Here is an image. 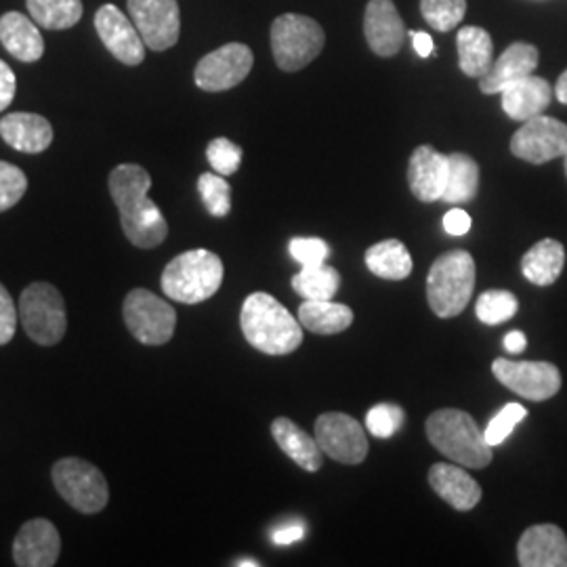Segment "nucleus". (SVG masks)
<instances>
[{"mask_svg":"<svg viewBox=\"0 0 567 567\" xmlns=\"http://www.w3.org/2000/svg\"><path fill=\"white\" fill-rule=\"evenodd\" d=\"M150 187L152 177L140 164H121L110 173V194L121 213L122 231L143 250L161 246L168 236L163 210L147 198Z\"/></svg>","mask_w":567,"mask_h":567,"instance_id":"obj_1","label":"nucleus"},{"mask_svg":"<svg viewBox=\"0 0 567 567\" xmlns=\"http://www.w3.org/2000/svg\"><path fill=\"white\" fill-rule=\"evenodd\" d=\"M244 339L265 355H288L303 343V326L276 297L250 295L240 313Z\"/></svg>","mask_w":567,"mask_h":567,"instance_id":"obj_2","label":"nucleus"},{"mask_svg":"<svg viewBox=\"0 0 567 567\" xmlns=\"http://www.w3.org/2000/svg\"><path fill=\"white\" fill-rule=\"evenodd\" d=\"M426 437L446 458L468 468H486L494 458L486 433L465 410L446 408L433 412L426 419Z\"/></svg>","mask_w":567,"mask_h":567,"instance_id":"obj_3","label":"nucleus"},{"mask_svg":"<svg viewBox=\"0 0 567 567\" xmlns=\"http://www.w3.org/2000/svg\"><path fill=\"white\" fill-rule=\"evenodd\" d=\"M161 284L164 295L177 303H204L221 288L224 264L210 250H187L164 267Z\"/></svg>","mask_w":567,"mask_h":567,"instance_id":"obj_4","label":"nucleus"},{"mask_svg":"<svg viewBox=\"0 0 567 567\" xmlns=\"http://www.w3.org/2000/svg\"><path fill=\"white\" fill-rule=\"evenodd\" d=\"M475 288V261L466 250L444 252L426 276V301L437 318H456L465 311Z\"/></svg>","mask_w":567,"mask_h":567,"instance_id":"obj_5","label":"nucleus"},{"mask_svg":"<svg viewBox=\"0 0 567 567\" xmlns=\"http://www.w3.org/2000/svg\"><path fill=\"white\" fill-rule=\"evenodd\" d=\"M322 25L307 16L284 13L271 23V51L282 72H299L324 49Z\"/></svg>","mask_w":567,"mask_h":567,"instance_id":"obj_6","label":"nucleus"},{"mask_svg":"<svg viewBox=\"0 0 567 567\" xmlns=\"http://www.w3.org/2000/svg\"><path fill=\"white\" fill-rule=\"evenodd\" d=\"M20 320L25 334L42 347L60 343L68 330V313L53 284H30L20 299Z\"/></svg>","mask_w":567,"mask_h":567,"instance_id":"obj_7","label":"nucleus"},{"mask_svg":"<svg viewBox=\"0 0 567 567\" xmlns=\"http://www.w3.org/2000/svg\"><path fill=\"white\" fill-rule=\"evenodd\" d=\"M51 475L61 498L84 515L100 513L110 501V487L102 471L82 458H61Z\"/></svg>","mask_w":567,"mask_h":567,"instance_id":"obj_8","label":"nucleus"},{"mask_svg":"<svg viewBox=\"0 0 567 567\" xmlns=\"http://www.w3.org/2000/svg\"><path fill=\"white\" fill-rule=\"evenodd\" d=\"M122 316L128 332L143 344L158 347L166 344L177 326V311L175 307L166 303L158 295L135 288L126 295L122 305Z\"/></svg>","mask_w":567,"mask_h":567,"instance_id":"obj_9","label":"nucleus"},{"mask_svg":"<svg viewBox=\"0 0 567 567\" xmlns=\"http://www.w3.org/2000/svg\"><path fill=\"white\" fill-rule=\"evenodd\" d=\"M128 16L150 51L175 47L182 34V13L177 0H126Z\"/></svg>","mask_w":567,"mask_h":567,"instance_id":"obj_10","label":"nucleus"},{"mask_svg":"<svg viewBox=\"0 0 567 567\" xmlns=\"http://www.w3.org/2000/svg\"><path fill=\"white\" fill-rule=\"evenodd\" d=\"M316 442L326 456L343 465H360L368 456L364 426L343 412H326L318 416Z\"/></svg>","mask_w":567,"mask_h":567,"instance_id":"obj_11","label":"nucleus"},{"mask_svg":"<svg viewBox=\"0 0 567 567\" xmlns=\"http://www.w3.org/2000/svg\"><path fill=\"white\" fill-rule=\"evenodd\" d=\"M252 51L243 42H229L198 61L194 81L208 93H221L238 86L252 70Z\"/></svg>","mask_w":567,"mask_h":567,"instance_id":"obj_12","label":"nucleus"},{"mask_svg":"<svg viewBox=\"0 0 567 567\" xmlns=\"http://www.w3.org/2000/svg\"><path fill=\"white\" fill-rule=\"evenodd\" d=\"M492 372L508 391L529 402L550 400L561 389V372L557 365L548 362H513L498 358L492 364Z\"/></svg>","mask_w":567,"mask_h":567,"instance_id":"obj_13","label":"nucleus"},{"mask_svg":"<svg viewBox=\"0 0 567 567\" xmlns=\"http://www.w3.org/2000/svg\"><path fill=\"white\" fill-rule=\"evenodd\" d=\"M511 152L519 161L545 164L567 154V124L550 116H534L513 135Z\"/></svg>","mask_w":567,"mask_h":567,"instance_id":"obj_14","label":"nucleus"},{"mask_svg":"<svg viewBox=\"0 0 567 567\" xmlns=\"http://www.w3.org/2000/svg\"><path fill=\"white\" fill-rule=\"evenodd\" d=\"M95 30L105 49L124 65H140L145 60V42L140 30L116 4H103L97 9Z\"/></svg>","mask_w":567,"mask_h":567,"instance_id":"obj_15","label":"nucleus"},{"mask_svg":"<svg viewBox=\"0 0 567 567\" xmlns=\"http://www.w3.org/2000/svg\"><path fill=\"white\" fill-rule=\"evenodd\" d=\"M364 37L372 53L393 58L402 51L405 25L393 0H370L365 7Z\"/></svg>","mask_w":567,"mask_h":567,"instance_id":"obj_16","label":"nucleus"},{"mask_svg":"<svg viewBox=\"0 0 567 567\" xmlns=\"http://www.w3.org/2000/svg\"><path fill=\"white\" fill-rule=\"evenodd\" d=\"M61 536L49 519H32L21 526L13 540V561L20 567H51L58 564Z\"/></svg>","mask_w":567,"mask_h":567,"instance_id":"obj_17","label":"nucleus"},{"mask_svg":"<svg viewBox=\"0 0 567 567\" xmlns=\"http://www.w3.org/2000/svg\"><path fill=\"white\" fill-rule=\"evenodd\" d=\"M517 559L524 567H567V536L553 524L527 527L517 543Z\"/></svg>","mask_w":567,"mask_h":567,"instance_id":"obj_18","label":"nucleus"},{"mask_svg":"<svg viewBox=\"0 0 567 567\" xmlns=\"http://www.w3.org/2000/svg\"><path fill=\"white\" fill-rule=\"evenodd\" d=\"M408 183L416 200H442L447 183V156L440 154L431 145L416 147L408 163Z\"/></svg>","mask_w":567,"mask_h":567,"instance_id":"obj_19","label":"nucleus"},{"mask_svg":"<svg viewBox=\"0 0 567 567\" xmlns=\"http://www.w3.org/2000/svg\"><path fill=\"white\" fill-rule=\"evenodd\" d=\"M540 53L529 42H513L507 51L492 63V68L480 79V89L484 95L503 93L508 84L522 81L538 68Z\"/></svg>","mask_w":567,"mask_h":567,"instance_id":"obj_20","label":"nucleus"},{"mask_svg":"<svg viewBox=\"0 0 567 567\" xmlns=\"http://www.w3.org/2000/svg\"><path fill=\"white\" fill-rule=\"evenodd\" d=\"M0 137L23 154H41L53 143V126L41 114L16 112L0 121Z\"/></svg>","mask_w":567,"mask_h":567,"instance_id":"obj_21","label":"nucleus"},{"mask_svg":"<svg viewBox=\"0 0 567 567\" xmlns=\"http://www.w3.org/2000/svg\"><path fill=\"white\" fill-rule=\"evenodd\" d=\"M429 484L456 511H471L482 501V487L461 466L437 463L429 471Z\"/></svg>","mask_w":567,"mask_h":567,"instance_id":"obj_22","label":"nucleus"},{"mask_svg":"<svg viewBox=\"0 0 567 567\" xmlns=\"http://www.w3.org/2000/svg\"><path fill=\"white\" fill-rule=\"evenodd\" d=\"M553 86L545 79L529 74L522 81L508 84L501 93L503 95V110L508 118L526 122L534 116L545 114L548 103L553 100Z\"/></svg>","mask_w":567,"mask_h":567,"instance_id":"obj_23","label":"nucleus"},{"mask_svg":"<svg viewBox=\"0 0 567 567\" xmlns=\"http://www.w3.org/2000/svg\"><path fill=\"white\" fill-rule=\"evenodd\" d=\"M0 42L16 60L23 63L39 61L44 53L39 23L18 11H9L0 18Z\"/></svg>","mask_w":567,"mask_h":567,"instance_id":"obj_24","label":"nucleus"},{"mask_svg":"<svg viewBox=\"0 0 567 567\" xmlns=\"http://www.w3.org/2000/svg\"><path fill=\"white\" fill-rule=\"evenodd\" d=\"M271 435L288 458L297 465L313 473L322 468V447L318 446L316 437H309L301 426L290 419H276L271 423Z\"/></svg>","mask_w":567,"mask_h":567,"instance_id":"obj_25","label":"nucleus"},{"mask_svg":"<svg viewBox=\"0 0 567 567\" xmlns=\"http://www.w3.org/2000/svg\"><path fill=\"white\" fill-rule=\"evenodd\" d=\"M566 265V248L557 240H540L534 244L522 261V271L527 280L536 286H550L557 282Z\"/></svg>","mask_w":567,"mask_h":567,"instance_id":"obj_26","label":"nucleus"},{"mask_svg":"<svg viewBox=\"0 0 567 567\" xmlns=\"http://www.w3.org/2000/svg\"><path fill=\"white\" fill-rule=\"evenodd\" d=\"M456 47H458V63L466 76L482 79L492 68L494 42L484 28H477V25L461 28L456 37Z\"/></svg>","mask_w":567,"mask_h":567,"instance_id":"obj_27","label":"nucleus"},{"mask_svg":"<svg viewBox=\"0 0 567 567\" xmlns=\"http://www.w3.org/2000/svg\"><path fill=\"white\" fill-rule=\"evenodd\" d=\"M299 322L313 334H339L353 324L351 307L332 301H303L299 307Z\"/></svg>","mask_w":567,"mask_h":567,"instance_id":"obj_28","label":"nucleus"},{"mask_svg":"<svg viewBox=\"0 0 567 567\" xmlns=\"http://www.w3.org/2000/svg\"><path fill=\"white\" fill-rule=\"evenodd\" d=\"M365 265L383 280H405L412 274V257L404 244L395 238L372 244L365 250Z\"/></svg>","mask_w":567,"mask_h":567,"instance_id":"obj_29","label":"nucleus"},{"mask_svg":"<svg viewBox=\"0 0 567 567\" xmlns=\"http://www.w3.org/2000/svg\"><path fill=\"white\" fill-rule=\"evenodd\" d=\"M480 189V166L477 163L461 154L454 152L447 156V183L444 189L442 200L446 204H466L475 200Z\"/></svg>","mask_w":567,"mask_h":567,"instance_id":"obj_30","label":"nucleus"},{"mask_svg":"<svg viewBox=\"0 0 567 567\" xmlns=\"http://www.w3.org/2000/svg\"><path fill=\"white\" fill-rule=\"evenodd\" d=\"M292 288L305 301H332L341 288V276L326 264L303 267L292 278Z\"/></svg>","mask_w":567,"mask_h":567,"instance_id":"obj_31","label":"nucleus"},{"mask_svg":"<svg viewBox=\"0 0 567 567\" xmlns=\"http://www.w3.org/2000/svg\"><path fill=\"white\" fill-rule=\"evenodd\" d=\"M30 18L47 30H68L82 18V0H25Z\"/></svg>","mask_w":567,"mask_h":567,"instance_id":"obj_32","label":"nucleus"},{"mask_svg":"<svg viewBox=\"0 0 567 567\" xmlns=\"http://www.w3.org/2000/svg\"><path fill=\"white\" fill-rule=\"evenodd\" d=\"M517 297L508 290H487L475 305V313L480 322L487 326H498L511 320L517 313Z\"/></svg>","mask_w":567,"mask_h":567,"instance_id":"obj_33","label":"nucleus"},{"mask_svg":"<svg viewBox=\"0 0 567 567\" xmlns=\"http://www.w3.org/2000/svg\"><path fill=\"white\" fill-rule=\"evenodd\" d=\"M426 23L437 32H450L465 20L466 0H421Z\"/></svg>","mask_w":567,"mask_h":567,"instance_id":"obj_34","label":"nucleus"},{"mask_svg":"<svg viewBox=\"0 0 567 567\" xmlns=\"http://www.w3.org/2000/svg\"><path fill=\"white\" fill-rule=\"evenodd\" d=\"M204 206L213 217H227L231 210V187L219 173H204L198 179Z\"/></svg>","mask_w":567,"mask_h":567,"instance_id":"obj_35","label":"nucleus"},{"mask_svg":"<svg viewBox=\"0 0 567 567\" xmlns=\"http://www.w3.org/2000/svg\"><path fill=\"white\" fill-rule=\"evenodd\" d=\"M404 410L395 404H377L365 414V429L372 437L389 440L404 425Z\"/></svg>","mask_w":567,"mask_h":567,"instance_id":"obj_36","label":"nucleus"},{"mask_svg":"<svg viewBox=\"0 0 567 567\" xmlns=\"http://www.w3.org/2000/svg\"><path fill=\"white\" fill-rule=\"evenodd\" d=\"M206 158L215 173L229 177V175L238 173V168L243 164V147L225 137H217L208 143Z\"/></svg>","mask_w":567,"mask_h":567,"instance_id":"obj_37","label":"nucleus"},{"mask_svg":"<svg viewBox=\"0 0 567 567\" xmlns=\"http://www.w3.org/2000/svg\"><path fill=\"white\" fill-rule=\"evenodd\" d=\"M28 189L25 173L13 164L0 161V213L20 203Z\"/></svg>","mask_w":567,"mask_h":567,"instance_id":"obj_38","label":"nucleus"},{"mask_svg":"<svg viewBox=\"0 0 567 567\" xmlns=\"http://www.w3.org/2000/svg\"><path fill=\"white\" fill-rule=\"evenodd\" d=\"M527 416V410L522 404H507L486 426V442L489 446H501L513 429L519 425Z\"/></svg>","mask_w":567,"mask_h":567,"instance_id":"obj_39","label":"nucleus"},{"mask_svg":"<svg viewBox=\"0 0 567 567\" xmlns=\"http://www.w3.org/2000/svg\"><path fill=\"white\" fill-rule=\"evenodd\" d=\"M290 257L301 267L326 264L330 257V246L322 238H292L288 244Z\"/></svg>","mask_w":567,"mask_h":567,"instance_id":"obj_40","label":"nucleus"},{"mask_svg":"<svg viewBox=\"0 0 567 567\" xmlns=\"http://www.w3.org/2000/svg\"><path fill=\"white\" fill-rule=\"evenodd\" d=\"M18 309L9 290L0 284V344H7L16 337L18 328Z\"/></svg>","mask_w":567,"mask_h":567,"instance_id":"obj_41","label":"nucleus"},{"mask_svg":"<svg viewBox=\"0 0 567 567\" xmlns=\"http://www.w3.org/2000/svg\"><path fill=\"white\" fill-rule=\"evenodd\" d=\"M18 93V79L16 72L0 60V112H4Z\"/></svg>","mask_w":567,"mask_h":567,"instance_id":"obj_42","label":"nucleus"},{"mask_svg":"<svg viewBox=\"0 0 567 567\" xmlns=\"http://www.w3.org/2000/svg\"><path fill=\"white\" fill-rule=\"evenodd\" d=\"M444 229L450 236H465L471 229V217L466 215L463 208H452L447 210L444 217Z\"/></svg>","mask_w":567,"mask_h":567,"instance_id":"obj_43","label":"nucleus"},{"mask_svg":"<svg viewBox=\"0 0 567 567\" xmlns=\"http://www.w3.org/2000/svg\"><path fill=\"white\" fill-rule=\"evenodd\" d=\"M305 536V527L301 524H290V526L278 527V529H274V534H271V540L276 543V545H292V543H299L301 538Z\"/></svg>","mask_w":567,"mask_h":567,"instance_id":"obj_44","label":"nucleus"},{"mask_svg":"<svg viewBox=\"0 0 567 567\" xmlns=\"http://www.w3.org/2000/svg\"><path fill=\"white\" fill-rule=\"evenodd\" d=\"M412 42H414V51L419 53V58H431L433 55V39L426 32H410Z\"/></svg>","mask_w":567,"mask_h":567,"instance_id":"obj_45","label":"nucleus"},{"mask_svg":"<svg viewBox=\"0 0 567 567\" xmlns=\"http://www.w3.org/2000/svg\"><path fill=\"white\" fill-rule=\"evenodd\" d=\"M526 347V334L519 332V330H513V332H508L507 337H505V349H507L508 353H513V355L524 353Z\"/></svg>","mask_w":567,"mask_h":567,"instance_id":"obj_46","label":"nucleus"},{"mask_svg":"<svg viewBox=\"0 0 567 567\" xmlns=\"http://www.w3.org/2000/svg\"><path fill=\"white\" fill-rule=\"evenodd\" d=\"M555 95H557V100L561 103H566L567 105V70L559 76V81H557V86H555Z\"/></svg>","mask_w":567,"mask_h":567,"instance_id":"obj_47","label":"nucleus"},{"mask_svg":"<svg viewBox=\"0 0 567 567\" xmlns=\"http://www.w3.org/2000/svg\"><path fill=\"white\" fill-rule=\"evenodd\" d=\"M236 566H238V567H259V566H261V564H259V561H255V559H248V561H238V564H236Z\"/></svg>","mask_w":567,"mask_h":567,"instance_id":"obj_48","label":"nucleus"},{"mask_svg":"<svg viewBox=\"0 0 567 567\" xmlns=\"http://www.w3.org/2000/svg\"><path fill=\"white\" fill-rule=\"evenodd\" d=\"M564 158H566V175H567V154H566V156H564Z\"/></svg>","mask_w":567,"mask_h":567,"instance_id":"obj_49","label":"nucleus"}]
</instances>
